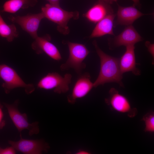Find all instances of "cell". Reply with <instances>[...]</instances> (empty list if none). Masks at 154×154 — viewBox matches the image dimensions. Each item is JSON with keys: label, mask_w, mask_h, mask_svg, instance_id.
<instances>
[{"label": "cell", "mask_w": 154, "mask_h": 154, "mask_svg": "<svg viewBox=\"0 0 154 154\" xmlns=\"http://www.w3.org/2000/svg\"><path fill=\"white\" fill-rule=\"evenodd\" d=\"M93 44L99 56L100 62L99 75L93 83L94 87L108 82L117 83L121 86H123L121 80L122 74L120 70L118 58L110 56L104 52L99 48L96 41Z\"/></svg>", "instance_id": "cell-1"}, {"label": "cell", "mask_w": 154, "mask_h": 154, "mask_svg": "<svg viewBox=\"0 0 154 154\" xmlns=\"http://www.w3.org/2000/svg\"><path fill=\"white\" fill-rule=\"evenodd\" d=\"M41 10L44 18L57 24L58 31L64 35L69 32L67 24L70 19H77L79 17L78 12L67 11L61 8L59 5L46 4L42 7Z\"/></svg>", "instance_id": "cell-2"}, {"label": "cell", "mask_w": 154, "mask_h": 154, "mask_svg": "<svg viewBox=\"0 0 154 154\" xmlns=\"http://www.w3.org/2000/svg\"><path fill=\"white\" fill-rule=\"evenodd\" d=\"M0 77L4 82L2 86L6 94L18 88H24L27 94H31L35 90L33 84L26 83L14 69L6 64L0 65Z\"/></svg>", "instance_id": "cell-4"}, {"label": "cell", "mask_w": 154, "mask_h": 154, "mask_svg": "<svg viewBox=\"0 0 154 154\" xmlns=\"http://www.w3.org/2000/svg\"><path fill=\"white\" fill-rule=\"evenodd\" d=\"M134 3V5H139V0H132Z\"/></svg>", "instance_id": "cell-25"}, {"label": "cell", "mask_w": 154, "mask_h": 154, "mask_svg": "<svg viewBox=\"0 0 154 154\" xmlns=\"http://www.w3.org/2000/svg\"><path fill=\"white\" fill-rule=\"evenodd\" d=\"M66 43L69 54L66 62L60 65V70L64 71L73 69L77 74L80 75L86 67V64L83 61L90 52L83 44L69 41Z\"/></svg>", "instance_id": "cell-3"}, {"label": "cell", "mask_w": 154, "mask_h": 154, "mask_svg": "<svg viewBox=\"0 0 154 154\" xmlns=\"http://www.w3.org/2000/svg\"><path fill=\"white\" fill-rule=\"evenodd\" d=\"M90 153L86 150H79L76 152L77 154H89Z\"/></svg>", "instance_id": "cell-24"}, {"label": "cell", "mask_w": 154, "mask_h": 154, "mask_svg": "<svg viewBox=\"0 0 154 154\" xmlns=\"http://www.w3.org/2000/svg\"><path fill=\"white\" fill-rule=\"evenodd\" d=\"M142 40V38L132 25L127 26L118 35L110 40L115 47L133 45Z\"/></svg>", "instance_id": "cell-12"}, {"label": "cell", "mask_w": 154, "mask_h": 154, "mask_svg": "<svg viewBox=\"0 0 154 154\" xmlns=\"http://www.w3.org/2000/svg\"><path fill=\"white\" fill-rule=\"evenodd\" d=\"M116 25H131L137 19L143 15H148L141 13L135 5L124 7L118 5Z\"/></svg>", "instance_id": "cell-14"}, {"label": "cell", "mask_w": 154, "mask_h": 154, "mask_svg": "<svg viewBox=\"0 0 154 154\" xmlns=\"http://www.w3.org/2000/svg\"><path fill=\"white\" fill-rule=\"evenodd\" d=\"M145 45L147 48L149 52L154 57V44L151 43L149 41H147L145 42Z\"/></svg>", "instance_id": "cell-22"}, {"label": "cell", "mask_w": 154, "mask_h": 154, "mask_svg": "<svg viewBox=\"0 0 154 154\" xmlns=\"http://www.w3.org/2000/svg\"><path fill=\"white\" fill-rule=\"evenodd\" d=\"M48 1L49 3L56 5H59V2L60 0H46Z\"/></svg>", "instance_id": "cell-23"}, {"label": "cell", "mask_w": 154, "mask_h": 154, "mask_svg": "<svg viewBox=\"0 0 154 154\" xmlns=\"http://www.w3.org/2000/svg\"><path fill=\"white\" fill-rule=\"evenodd\" d=\"M76 81L71 93L67 97L68 102L74 104L77 99L86 96L94 87L93 83L91 81V76L86 72L79 75Z\"/></svg>", "instance_id": "cell-11"}, {"label": "cell", "mask_w": 154, "mask_h": 154, "mask_svg": "<svg viewBox=\"0 0 154 154\" xmlns=\"http://www.w3.org/2000/svg\"><path fill=\"white\" fill-rule=\"evenodd\" d=\"M142 120L145 123L144 131L151 133L154 132V114L153 112L148 113L143 117Z\"/></svg>", "instance_id": "cell-19"}, {"label": "cell", "mask_w": 154, "mask_h": 154, "mask_svg": "<svg viewBox=\"0 0 154 154\" xmlns=\"http://www.w3.org/2000/svg\"><path fill=\"white\" fill-rule=\"evenodd\" d=\"M72 75L69 73L64 76L56 72L49 73L42 78L37 84L38 88L46 90H53L58 94L65 93L69 90Z\"/></svg>", "instance_id": "cell-6"}, {"label": "cell", "mask_w": 154, "mask_h": 154, "mask_svg": "<svg viewBox=\"0 0 154 154\" xmlns=\"http://www.w3.org/2000/svg\"><path fill=\"white\" fill-rule=\"evenodd\" d=\"M109 4L105 0H99L83 16L90 22L97 23L107 15L114 13Z\"/></svg>", "instance_id": "cell-13"}, {"label": "cell", "mask_w": 154, "mask_h": 154, "mask_svg": "<svg viewBox=\"0 0 154 154\" xmlns=\"http://www.w3.org/2000/svg\"><path fill=\"white\" fill-rule=\"evenodd\" d=\"M31 45L32 49L36 53L39 54L45 53L51 58L56 61L62 58L57 47L50 42L51 38L48 35L42 37L38 36Z\"/></svg>", "instance_id": "cell-10"}, {"label": "cell", "mask_w": 154, "mask_h": 154, "mask_svg": "<svg viewBox=\"0 0 154 154\" xmlns=\"http://www.w3.org/2000/svg\"><path fill=\"white\" fill-rule=\"evenodd\" d=\"M37 2V0H8L4 3L0 12L15 13L21 9L34 7Z\"/></svg>", "instance_id": "cell-17"}, {"label": "cell", "mask_w": 154, "mask_h": 154, "mask_svg": "<svg viewBox=\"0 0 154 154\" xmlns=\"http://www.w3.org/2000/svg\"><path fill=\"white\" fill-rule=\"evenodd\" d=\"M0 36L6 39L9 42H12L19 36L15 25L13 24L8 25L5 21L0 14Z\"/></svg>", "instance_id": "cell-18"}, {"label": "cell", "mask_w": 154, "mask_h": 154, "mask_svg": "<svg viewBox=\"0 0 154 154\" xmlns=\"http://www.w3.org/2000/svg\"><path fill=\"white\" fill-rule=\"evenodd\" d=\"M108 2L110 3H112L113 2H116L117 0H105Z\"/></svg>", "instance_id": "cell-26"}, {"label": "cell", "mask_w": 154, "mask_h": 154, "mask_svg": "<svg viewBox=\"0 0 154 154\" xmlns=\"http://www.w3.org/2000/svg\"><path fill=\"white\" fill-rule=\"evenodd\" d=\"M6 122L4 119V114L3 111V106L0 102V130L5 126Z\"/></svg>", "instance_id": "cell-21"}, {"label": "cell", "mask_w": 154, "mask_h": 154, "mask_svg": "<svg viewBox=\"0 0 154 154\" xmlns=\"http://www.w3.org/2000/svg\"><path fill=\"white\" fill-rule=\"evenodd\" d=\"M44 18L41 12L37 14H28L24 16H10L9 19L19 25L24 31L34 39L38 36V29L41 20Z\"/></svg>", "instance_id": "cell-8"}, {"label": "cell", "mask_w": 154, "mask_h": 154, "mask_svg": "<svg viewBox=\"0 0 154 154\" xmlns=\"http://www.w3.org/2000/svg\"><path fill=\"white\" fill-rule=\"evenodd\" d=\"M109 93V97L106 99L105 101L112 110L119 113L127 114L130 117L136 115L137 109L132 108L129 101L125 96L114 88H111Z\"/></svg>", "instance_id": "cell-9"}, {"label": "cell", "mask_w": 154, "mask_h": 154, "mask_svg": "<svg viewBox=\"0 0 154 154\" xmlns=\"http://www.w3.org/2000/svg\"><path fill=\"white\" fill-rule=\"evenodd\" d=\"M19 103V100H17L12 104L4 103V105L10 118L20 133V137H22V131L25 129L28 131L29 134L30 136L38 134L40 131L39 123L35 121L29 123L27 114L21 113L19 111L18 109Z\"/></svg>", "instance_id": "cell-5"}, {"label": "cell", "mask_w": 154, "mask_h": 154, "mask_svg": "<svg viewBox=\"0 0 154 154\" xmlns=\"http://www.w3.org/2000/svg\"><path fill=\"white\" fill-rule=\"evenodd\" d=\"M16 150L12 146L3 148L0 147V154H15Z\"/></svg>", "instance_id": "cell-20"}, {"label": "cell", "mask_w": 154, "mask_h": 154, "mask_svg": "<svg viewBox=\"0 0 154 154\" xmlns=\"http://www.w3.org/2000/svg\"><path fill=\"white\" fill-rule=\"evenodd\" d=\"M126 50L119 60V66L121 72L131 71L134 74L139 75L140 72L136 67L134 45L126 46Z\"/></svg>", "instance_id": "cell-15"}, {"label": "cell", "mask_w": 154, "mask_h": 154, "mask_svg": "<svg viewBox=\"0 0 154 154\" xmlns=\"http://www.w3.org/2000/svg\"><path fill=\"white\" fill-rule=\"evenodd\" d=\"M116 16L114 13L109 14L98 22L90 38L98 37L107 34L114 35L113 27L114 20Z\"/></svg>", "instance_id": "cell-16"}, {"label": "cell", "mask_w": 154, "mask_h": 154, "mask_svg": "<svg viewBox=\"0 0 154 154\" xmlns=\"http://www.w3.org/2000/svg\"><path fill=\"white\" fill-rule=\"evenodd\" d=\"M8 143L16 151L24 154H41L47 152L50 146L42 139H28L20 137L17 141L9 140Z\"/></svg>", "instance_id": "cell-7"}]
</instances>
